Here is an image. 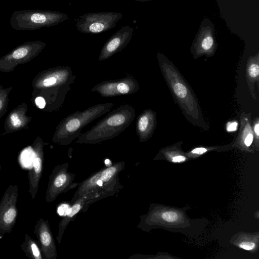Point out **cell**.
<instances>
[{"instance_id":"6da1fadb","label":"cell","mask_w":259,"mask_h":259,"mask_svg":"<svg viewBox=\"0 0 259 259\" xmlns=\"http://www.w3.org/2000/svg\"><path fill=\"white\" fill-rule=\"evenodd\" d=\"M135 115V109L131 104H122L109 112L91 129L81 133L75 143L96 144L111 140L128 127Z\"/></svg>"},{"instance_id":"7a4b0ae2","label":"cell","mask_w":259,"mask_h":259,"mask_svg":"<svg viewBox=\"0 0 259 259\" xmlns=\"http://www.w3.org/2000/svg\"><path fill=\"white\" fill-rule=\"evenodd\" d=\"M124 167L125 162L119 161L91 175L79 183L70 203L89 192L100 194L105 198L118 194L123 188L119 175Z\"/></svg>"},{"instance_id":"3957f363","label":"cell","mask_w":259,"mask_h":259,"mask_svg":"<svg viewBox=\"0 0 259 259\" xmlns=\"http://www.w3.org/2000/svg\"><path fill=\"white\" fill-rule=\"evenodd\" d=\"M114 105L113 102L99 103L67 116L59 124L54 141L62 146L70 144L79 136L83 128L109 111Z\"/></svg>"},{"instance_id":"277c9868","label":"cell","mask_w":259,"mask_h":259,"mask_svg":"<svg viewBox=\"0 0 259 259\" xmlns=\"http://www.w3.org/2000/svg\"><path fill=\"white\" fill-rule=\"evenodd\" d=\"M68 19V15L58 11L24 10L14 11L10 23L16 30H34L60 24Z\"/></svg>"},{"instance_id":"5b68a950","label":"cell","mask_w":259,"mask_h":259,"mask_svg":"<svg viewBox=\"0 0 259 259\" xmlns=\"http://www.w3.org/2000/svg\"><path fill=\"white\" fill-rule=\"evenodd\" d=\"M122 16L121 13L115 12L88 13L75 20V26L81 33L99 34L114 28Z\"/></svg>"},{"instance_id":"8992f818","label":"cell","mask_w":259,"mask_h":259,"mask_svg":"<svg viewBox=\"0 0 259 259\" xmlns=\"http://www.w3.org/2000/svg\"><path fill=\"white\" fill-rule=\"evenodd\" d=\"M67 162L57 165L52 170L49 176L45 195L47 202L54 201L62 193L77 187L79 183L74 182L76 174L68 171Z\"/></svg>"},{"instance_id":"52a82bcc","label":"cell","mask_w":259,"mask_h":259,"mask_svg":"<svg viewBox=\"0 0 259 259\" xmlns=\"http://www.w3.org/2000/svg\"><path fill=\"white\" fill-rule=\"evenodd\" d=\"M18 196V185L14 184L9 186L2 198L0 202V237L11 232L16 224Z\"/></svg>"},{"instance_id":"ba28073f","label":"cell","mask_w":259,"mask_h":259,"mask_svg":"<svg viewBox=\"0 0 259 259\" xmlns=\"http://www.w3.org/2000/svg\"><path fill=\"white\" fill-rule=\"evenodd\" d=\"M139 89L136 79L129 75L120 79L103 81L95 85L91 91L98 93L102 97L110 98L133 94Z\"/></svg>"},{"instance_id":"9c48e42d","label":"cell","mask_w":259,"mask_h":259,"mask_svg":"<svg viewBox=\"0 0 259 259\" xmlns=\"http://www.w3.org/2000/svg\"><path fill=\"white\" fill-rule=\"evenodd\" d=\"M103 198H105L100 194L89 192L83 194L71 204L67 214L59 223L58 233L57 236V242L59 244L61 243L63 235L67 226L71 222L74 221L78 213L85 212L90 205Z\"/></svg>"},{"instance_id":"30bf717a","label":"cell","mask_w":259,"mask_h":259,"mask_svg":"<svg viewBox=\"0 0 259 259\" xmlns=\"http://www.w3.org/2000/svg\"><path fill=\"white\" fill-rule=\"evenodd\" d=\"M133 32L134 28L126 25L112 35L103 46L98 57L99 61L108 59L121 51L132 39Z\"/></svg>"},{"instance_id":"8fae6325","label":"cell","mask_w":259,"mask_h":259,"mask_svg":"<svg viewBox=\"0 0 259 259\" xmlns=\"http://www.w3.org/2000/svg\"><path fill=\"white\" fill-rule=\"evenodd\" d=\"M34 233L40 245V249L46 259H56L57 251L48 220L40 218L34 227Z\"/></svg>"},{"instance_id":"7c38bea8","label":"cell","mask_w":259,"mask_h":259,"mask_svg":"<svg viewBox=\"0 0 259 259\" xmlns=\"http://www.w3.org/2000/svg\"><path fill=\"white\" fill-rule=\"evenodd\" d=\"M215 28L212 22L207 18L201 21L194 40L193 47L198 53H211L215 48Z\"/></svg>"},{"instance_id":"4fadbf2b","label":"cell","mask_w":259,"mask_h":259,"mask_svg":"<svg viewBox=\"0 0 259 259\" xmlns=\"http://www.w3.org/2000/svg\"><path fill=\"white\" fill-rule=\"evenodd\" d=\"M35 155L32 162V166L28 172L29 190L31 198L33 200L37 193L39 183L41 177L44 157L40 150L34 151Z\"/></svg>"},{"instance_id":"5bb4252c","label":"cell","mask_w":259,"mask_h":259,"mask_svg":"<svg viewBox=\"0 0 259 259\" xmlns=\"http://www.w3.org/2000/svg\"><path fill=\"white\" fill-rule=\"evenodd\" d=\"M155 125L154 113L146 110L137 117L136 133L140 142L146 141L151 136Z\"/></svg>"},{"instance_id":"9a60e30c","label":"cell","mask_w":259,"mask_h":259,"mask_svg":"<svg viewBox=\"0 0 259 259\" xmlns=\"http://www.w3.org/2000/svg\"><path fill=\"white\" fill-rule=\"evenodd\" d=\"M21 248L26 255L31 259H42L41 251L35 241L28 235L26 234Z\"/></svg>"},{"instance_id":"2e32d148","label":"cell","mask_w":259,"mask_h":259,"mask_svg":"<svg viewBox=\"0 0 259 259\" xmlns=\"http://www.w3.org/2000/svg\"><path fill=\"white\" fill-rule=\"evenodd\" d=\"M174 91L175 94L180 99H184L186 97L188 92L186 87L182 83L178 82L173 86Z\"/></svg>"},{"instance_id":"e0dca14e","label":"cell","mask_w":259,"mask_h":259,"mask_svg":"<svg viewBox=\"0 0 259 259\" xmlns=\"http://www.w3.org/2000/svg\"><path fill=\"white\" fill-rule=\"evenodd\" d=\"M162 218L167 222H173L177 221L178 219L177 213L172 211H165L162 213Z\"/></svg>"},{"instance_id":"ac0fdd59","label":"cell","mask_w":259,"mask_h":259,"mask_svg":"<svg viewBox=\"0 0 259 259\" xmlns=\"http://www.w3.org/2000/svg\"><path fill=\"white\" fill-rule=\"evenodd\" d=\"M248 72L250 76L252 77H256L258 76L259 73V67L257 64H251L248 69Z\"/></svg>"},{"instance_id":"d6986e66","label":"cell","mask_w":259,"mask_h":259,"mask_svg":"<svg viewBox=\"0 0 259 259\" xmlns=\"http://www.w3.org/2000/svg\"><path fill=\"white\" fill-rule=\"evenodd\" d=\"M11 121L14 127H18L21 124V121L16 113H13L11 115Z\"/></svg>"},{"instance_id":"ffe728a7","label":"cell","mask_w":259,"mask_h":259,"mask_svg":"<svg viewBox=\"0 0 259 259\" xmlns=\"http://www.w3.org/2000/svg\"><path fill=\"white\" fill-rule=\"evenodd\" d=\"M36 106L40 109L45 108L46 105L45 99L41 97H38L35 100Z\"/></svg>"},{"instance_id":"44dd1931","label":"cell","mask_w":259,"mask_h":259,"mask_svg":"<svg viewBox=\"0 0 259 259\" xmlns=\"http://www.w3.org/2000/svg\"><path fill=\"white\" fill-rule=\"evenodd\" d=\"M239 246L244 249L249 250L255 247V244L253 242H244L240 244Z\"/></svg>"},{"instance_id":"7402d4cb","label":"cell","mask_w":259,"mask_h":259,"mask_svg":"<svg viewBox=\"0 0 259 259\" xmlns=\"http://www.w3.org/2000/svg\"><path fill=\"white\" fill-rule=\"evenodd\" d=\"M238 126V123L236 122H229L227 126V130L228 132L235 131Z\"/></svg>"},{"instance_id":"603a6c76","label":"cell","mask_w":259,"mask_h":259,"mask_svg":"<svg viewBox=\"0 0 259 259\" xmlns=\"http://www.w3.org/2000/svg\"><path fill=\"white\" fill-rule=\"evenodd\" d=\"M253 135L251 133L248 134L247 136L246 137L244 140V144H245V145L247 147L249 146L253 141Z\"/></svg>"},{"instance_id":"cb8c5ba5","label":"cell","mask_w":259,"mask_h":259,"mask_svg":"<svg viewBox=\"0 0 259 259\" xmlns=\"http://www.w3.org/2000/svg\"><path fill=\"white\" fill-rule=\"evenodd\" d=\"M206 151H207L206 149L203 148V147H200V148H197L193 149L191 151V152L194 154L201 155V154L204 153Z\"/></svg>"},{"instance_id":"d4e9b609","label":"cell","mask_w":259,"mask_h":259,"mask_svg":"<svg viewBox=\"0 0 259 259\" xmlns=\"http://www.w3.org/2000/svg\"><path fill=\"white\" fill-rule=\"evenodd\" d=\"M186 158L181 155L176 156L172 158V161L174 162H181L185 161Z\"/></svg>"},{"instance_id":"484cf974","label":"cell","mask_w":259,"mask_h":259,"mask_svg":"<svg viewBox=\"0 0 259 259\" xmlns=\"http://www.w3.org/2000/svg\"><path fill=\"white\" fill-rule=\"evenodd\" d=\"M254 130L255 132V133L256 134L257 137H258L259 135V123H257L255 124Z\"/></svg>"},{"instance_id":"4316f807","label":"cell","mask_w":259,"mask_h":259,"mask_svg":"<svg viewBox=\"0 0 259 259\" xmlns=\"http://www.w3.org/2000/svg\"><path fill=\"white\" fill-rule=\"evenodd\" d=\"M135 1H138V2H145L150 1L151 0H135Z\"/></svg>"},{"instance_id":"83f0119b","label":"cell","mask_w":259,"mask_h":259,"mask_svg":"<svg viewBox=\"0 0 259 259\" xmlns=\"http://www.w3.org/2000/svg\"><path fill=\"white\" fill-rule=\"evenodd\" d=\"M2 105H3V103H2V101L0 100V110L2 107Z\"/></svg>"},{"instance_id":"f1b7e54d","label":"cell","mask_w":259,"mask_h":259,"mask_svg":"<svg viewBox=\"0 0 259 259\" xmlns=\"http://www.w3.org/2000/svg\"><path fill=\"white\" fill-rule=\"evenodd\" d=\"M1 167H2V166H1V164L0 163V171H1Z\"/></svg>"}]
</instances>
